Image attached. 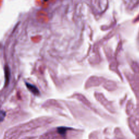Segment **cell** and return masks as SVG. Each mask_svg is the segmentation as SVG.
Returning <instances> with one entry per match:
<instances>
[{"label": "cell", "instance_id": "obj_3", "mask_svg": "<svg viewBox=\"0 0 139 139\" xmlns=\"http://www.w3.org/2000/svg\"><path fill=\"white\" fill-rule=\"evenodd\" d=\"M5 114L3 111H0V121H2L5 117Z\"/></svg>", "mask_w": 139, "mask_h": 139}, {"label": "cell", "instance_id": "obj_4", "mask_svg": "<svg viewBox=\"0 0 139 139\" xmlns=\"http://www.w3.org/2000/svg\"><path fill=\"white\" fill-rule=\"evenodd\" d=\"M44 1H47V0H44Z\"/></svg>", "mask_w": 139, "mask_h": 139}, {"label": "cell", "instance_id": "obj_2", "mask_svg": "<svg viewBox=\"0 0 139 139\" xmlns=\"http://www.w3.org/2000/svg\"><path fill=\"white\" fill-rule=\"evenodd\" d=\"M10 70L8 68V66H6L5 67V78H6V82L7 83L6 84H8L9 78H10Z\"/></svg>", "mask_w": 139, "mask_h": 139}, {"label": "cell", "instance_id": "obj_1", "mask_svg": "<svg viewBox=\"0 0 139 139\" xmlns=\"http://www.w3.org/2000/svg\"><path fill=\"white\" fill-rule=\"evenodd\" d=\"M26 85H27L28 89L33 93V94L38 95L39 93L38 90H37L36 86H35L34 85L31 84L29 83H26Z\"/></svg>", "mask_w": 139, "mask_h": 139}]
</instances>
